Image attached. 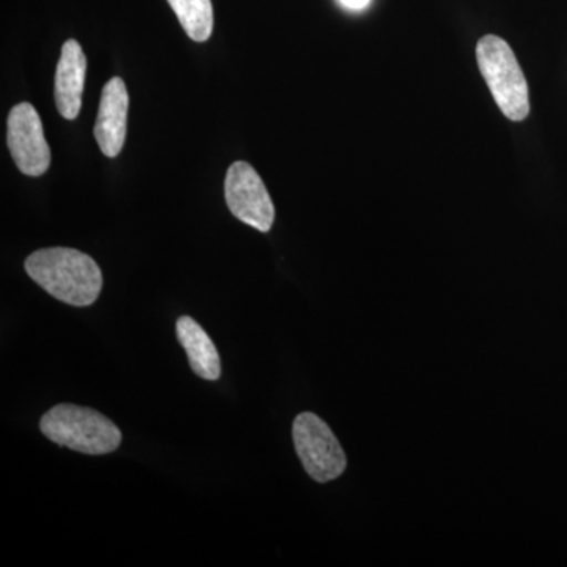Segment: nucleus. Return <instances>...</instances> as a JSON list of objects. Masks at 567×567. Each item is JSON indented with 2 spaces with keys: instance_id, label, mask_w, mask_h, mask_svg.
<instances>
[{
  "instance_id": "obj_9",
  "label": "nucleus",
  "mask_w": 567,
  "mask_h": 567,
  "mask_svg": "<svg viewBox=\"0 0 567 567\" xmlns=\"http://www.w3.org/2000/svg\"><path fill=\"white\" fill-rule=\"evenodd\" d=\"M177 338L188 357L194 374L215 382L221 377V358L210 336L192 317L177 320Z\"/></svg>"
},
{
  "instance_id": "obj_4",
  "label": "nucleus",
  "mask_w": 567,
  "mask_h": 567,
  "mask_svg": "<svg viewBox=\"0 0 567 567\" xmlns=\"http://www.w3.org/2000/svg\"><path fill=\"white\" fill-rule=\"evenodd\" d=\"M292 436L306 473L317 483H330L346 472L344 450L322 417L311 412L300 413L295 417Z\"/></svg>"
},
{
  "instance_id": "obj_1",
  "label": "nucleus",
  "mask_w": 567,
  "mask_h": 567,
  "mask_svg": "<svg viewBox=\"0 0 567 567\" xmlns=\"http://www.w3.org/2000/svg\"><path fill=\"white\" fill-rule=\"evenodd\" d=\"M24 268L33 282L62 303L87 308L102 293L99 264L78 249L62 246L39 249L25 259Z\"/></svg>"
},
{
  "instance_id": "obj_7",
  "label": "nucleus",
  "mask_w": 567,
  "mask_h": 567,
  "mask_svg": "<svg viewBox=\"0 0 567 567\" xmlns=\"http://www.w3.org/2000/svg\"><path fill=\"white\" fill-rule=\"evenodd\" d=\"M128 91L121 78H112L104 85L99 117H96L95 140L107 158L121 155L126 140V123H128Z\"/></svg>"
},
{
  "instance_id": "obj_3",
  "label": "nucleus",
  "mask_w": 567,
  "mask_h": 567,
  "mask_svg": "<svg viewBox=\"0 0 567 567\" xmlns=\"http://www.w3.org/2000/svg\"><path fill=\"white\" fill-rule=\"evenodd\" d=\"M476 59L505 117L513 122L525 121L529 114L528 84L509 44L499 37H483L477 41Z\"/></svg>"
},
{
  "instance_id": "obj_2",
  "label": "nucleus",
  "mask_w": 567,
  "mask_h": 567,
  "mask_svg": "<svg viewBox=\"0 0 567 567\" xmlns=\"http://www.w3.org/2000/svg\"><path fill=\"white\" fill-rule=\"evenodd\" d=\"M40 429L55 445L70 447L89 456L114 453L122 443L121 429L110 417L87 406H52L41 417Z\"/></svg>"
},
{
  "instance_id": "obj_10",
  "label": "nucleus",
  "mask_w": 567,
  "mask_h": 567,
  "mask_svg": "<svg viewBox=\"0 0 567 567\" xmlns=\"http://www.w3.org/2000/svg\"><path fill=\"white\" fill-rule=\"evenodd\" d=\"M173 7L183 31L189 39L204 43L213 32L212 0H167Z\"/></svg>"
},
{
  "instance_id": "obj_6",
  "label": "nucleus",
  "mask_w": 567,
  "mask_h": 567,
  "mask_svg": "<svg viewBox=\"0 0 567 567\" xmlns=\"http://www.w3.org/2000/svg\"><path fill=\"white\" fill-rule=\"evenodd\" d=\"M7 144L18 169L29 177L47 174L51 151L44 137L43 123L31 103H20L10 111Z\"/></svg>"
},
{
  "instance_id": "obj_11",
  "label": "nucleus",
  "mask_w": 567,
  "mask_h": 567,
  "mask_svg": "<svg viewBox=\"0 0 567 567\" xmlns=\"http://www.w3.org/2000/svg\"><path fill=\"white\" fill-rule=\"evenodd\" d=\"M339 3L349 10H363L371 3V0H339Z\"/></svg>"
},
{
  "instance_id": "obj_5",
  "label": "nucleus",
  "mask_w": 567,
  "mask_h": 567,
  "mask_svg": "<svg viewBox=\"0 0 567 567\" xmlns=\"http://www.w3.org/2000/svg\"><path fill=\"white\" fill-rule=\"evenodd\" d=\"M226 204L235 218L259 233H268L275 223V205L267 186L251 164L234 163L224 182Z\"/></svg>"
},
{
  "instance_id": "obj_8",
  "label": "nucleus",
  "mask_w": 567,
  "mask_h": 567,
  "mask_svg": "<svg viewBox=\"0 0 567 567\" xmlns=\"http://www.w3.org/2000/svg\"><path fill=\"white\" fill-rule=\"evenodd\" d=\"M87 59L76 40L63 43L58 71H55V106L63 118L74 121L80 115L84 92Z\"/></svg>"
}]
</instances>
